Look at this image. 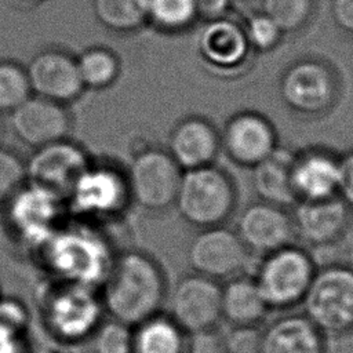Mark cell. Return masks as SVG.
<instances>
[{
    "mask_svg": "<svg viewBox=\"0 0 353 353\" xmlns=\"http://www.w3.org/2000/svg\"><path fill=\"white\" fill-rule=\"evenodd\" d=\"M98 291L105 314L134 327L163 312L167 280L152 256L131 250L114 256Z\"/></svg>",
    "mask_w": 353,
    "mask_h": 353,
    "instance_id": "6da1fadb",
    "label": "cell"
},
{
    "mask_svg": "<svg viewBox=\"0 0 353 353\" xmlns=\"http://www.w3.org/2000/svg\"><path fill=\"white\" fill-rule=\"evenodd\" d=\"M36 254L51 279L97 290L116 256L108 239L83 222L62 223Z\"/></svg>",
    "mask_w": 353,
    "mask_h": 353,
    "instance_id": "7a4b0ae2",
    "label": "cell"
},
{
    "mask_svg": "<svg viewBox=\"0 0 353 353\" xmlns=\"http://www.w3.org/2000/svg\"><path fill=\"white\" fill-rule=\"evenodd\" d=\"M39 306L44 327L63 343L90 339L105 314L97 288L51 277L40 287Z\"/></svg>",
    "mask_w": 353,
    "mask_h": 353,
    "instance_id": "3957f363",
    "label": "cell"
},
{
    "mask_svg": "<svg viewBox=\"0 0 353 353\" xmlns=\"http://www.w3.org/2000/svg\"><path fill=\"white\" fill-rule=\"evenodd\" d=\"M301 305L327 338L352 334L353 268L335 263L316 270Z\"/></svg>",
    "mask_w": 353,
    "mask_h": 353,
    "instance_id": "277c9868",
    "label": "cell"
},
{
    "mask_svg": "<svg viewBox=\"0 0 353 353\" xmlns=\"http://www.w3.org/2000/svg\"><path fill=\"white\" fill-rule=\"evenodd\" d=\"M174 204L193 226H221L233 212L236 192L229 176L210 164L182 172Z\"/></svg>",
    "mask_w": 353,
    "mask_h": 353,
    "instance_id": "5b68a950",
    "label": "cell"
},
{
    "mask_svg": "<svg viewBox=\"0 0 353 353\" xmlns=\"http://www.w3.org/2000/svg\"><path fill=\"white\" fill-rule=\"evenodd\" d=\"M4 222L19 245L37 252L62 225L65 200L26 182L4 204Z\"/></svg>",
    "mask_w": 353,
    "mask_h": 353,
    "instance_id": "8992f818",
    "label": "cell"
},
{
    "mask_svg": "<svg viewBox=\"0 0 353 353\" xmlns=\"http://www.w3.org/2000/svg\"><path fill=\"white\" fill-rule=\"evenodd\" d=\"M314 272L309 254L290 244L266 254L252 279L270 310H288L302 303Z\"/></svg>",
    "mask_w": 353,
    "mask_h": 353,
    "instance_id": "52a82bcc",
    "label": "cell"
},
{
    "mask_svg": "<svg viewBox=\"0 0 353 353\" xmlns=\"http://www.w3.org/2000/svg\"><path fill=\"white\" fill-rule=\"evenodd\" d=\"M182 170L168 152L159 148L141 150L131 161L127 185L130 197L148 211H163L174 204Z\"/></svg>",
    "mask_w": 353,
    "mask_h": 353,
    "instance_id": "ba28073f",
    "label": "cell"
},
{
    "mask_svg": "<svg viewBox=\"0 0 353 353\" xmlns=\"http://www.w3.org/2000/svg\"><path fill=\"white\" fill-rule=\"evenodd\" d=\"M130 197L127 178L105 164H90L65 199L66 208L80 219L119 214Z\"/></svg>",
    "mask_w": 353,
    "mask_h": 353,
    "instance_id": "9c48e42d",
    "label": "cell"
},
{
    "mask_svg": "<svg viewBox=\"0 0 353 353\" xmlns=\"http://www.w3.org/2000/svg\"><path fill=\"white\" fill-rule=\"evenodd\" d=\"M280 97L291 110L299 114H321L336 98V80L324 62L301 59L283 73Z\"/></svg>",
    "mask_w": 353,
    "mask_h": 353,
    "instance_id": "30bf717a",
    "label": "cell"
},
{
    "mask_svg": "<svg viewBox=\"0 0 353 353\" xmlns=\"http://www.w3.org/2000/svg\"><path fill=\"white\" fill-rule=\"evenodd\" d=\"M221 290L216 280L188 274L175 284L167 313L185 332L215 328L222 321Z\"/></svg>",
    "mask_w": 353,
    "mask_h": 353,
    "instance_id": "8fae6325",
    "label": "cell"
},
{
    "mask_svg": "<svg viewBox=\"0 0 353 353\" xmlns=\"http://www.w3.org/2000/svg\"><path fill=\"white\" fill-rule=\"evenodd\" d=\"M90 164L87 152L66 138L33 150L25 163L26 182L48 189L65 200Z\"/></svg>",
    "mask_w": 353,
    "mask_h": 353,
    "instance_id": "7c38bea8",
    "label": "cell"
},
{
    "mask_svg": "<svg viewBox=\"0 0 353 353\" xmlns=\"http://www.w3.org/2000/svg\"><path fill=\"white\" fill-rule=\"evenodd\" d=\"M248 250L237 233L222 228H205L188 248V262L194 273L212 280L232 279L247 263Z\"/></svg>",
    "mask_w": 353,
    "mask_h": 353,
    "instance_id": "4fadbf2b",
    "label": "cell"
},
{
    "mask_svg": "<svg viewBox=\"0 0 353 353\" xmlns=\"http://www.w3.org/2000/svg\"><path fill=\"white\" fill-rule=\"evenodd\" d=\"M33 95L68 105L83 94L76 57L65 50L46 48L39 51L26 68Z\"/></svg>",
    "mask_w": 353,
    "mask_h": 353,
    "instance_id": "5bb4252c",
    "label": "cell"
},
{
    "mask_svg": "<svg viewBox=\"0 0 353 353\" xmlns=\"http://www.w3.org/2000/svg\"><path fill=\"white\" fill-rule=\"evenodd\" d=\"M10 123L15 137L33 149L66 139L72 128L66 105L37 95L11 112Z\"/></svg>",
    "mask_w": 353,
    "mask_h": 353,
    "instance_id": "9a60e30c",
    "label": "cell"
},
{
    "mask_svg": "<svg viewBox=\"0 0 353 353\" xmlns=\"http://www.w3.org/2000/svg\"><path fill=\"white\" fill-rule=\"evenodd\" d=\"M221 143L229 159L244 167H254L277 148L273 125L255 112L232 116L223 128Z\"/></svg>",
    "mask_w": 353,
    "mask_h": 353,
    "instance_id": "2e32d148",
    "label": "cell"
},
{
    "mask_svg": "<svg viewBox=\"0 0 353 353\" xmlns=\"http://www.w3.org/2000/svg\"><path fill=\"white\" fill-rule=\"evenodd\" d=\"M292 219L283 207L261 201L248 205L239 218L237 236L248 251L269 254L291 244Z\"/></svg>",
    "mask_w": 353,
    "mask_h": 353,
    "instance_id": "e0dca14e",
    "label": "cell"
},
{
    "mask_svg": "<svg viewBox=\"0 0 353 353\" xmlns=\"http://www.w3.org/2000/svg\"><path fill=\"white\" fill-rule=\"evenodd\" d=\"M197 50L208 66L230 72L243 66L250 52V44L244 28L223 17L205 22L199 33Z\"/></svg>",
    "mask_w": 353,
    "mask_h": 353,
    "instance_id": "ac0fdd59",
    "label": "cell"
},
{
    "mask_svg": "<svg viewBox=\"0 0 353 353\" xmlns=\"http://www.w3.org/2000/svg\"><path fill=\"white\" fill-rule=\"evenodd\" d=\"M259 353H327V336L303 313L281 314L261 330Z\"/></svg>",
    "mask_w": 353,
    "mask_h": 353,
    "instance_id": "d6986e66",
    "label": "cell"
},
{
    "mask_svg": "<svg viewBox=\"0 0 353 353\" xmlns=\"http://www.w3.org/2000/svg\"><path fill=\"white\" fill-rule=\"evenodd\" d=\"M349 222V205L338 196L305 201L295 208L294 226L299 236L313 245H327L336 241Z\"/></svg>",
    "mask_w": 353,
    "mask_h": 353,
    "instance_id": "ffe728a7",
    "label": "cell"
},
{
    "mask_svg": "<svg viewBox=\"0 0 353 353\" xmlns=\"http://www.w3.org/2000/svg\"><path fill=\"white\" fill-rule=\"evenodd\" d=\"M221 139L207 120L189 117L178 123L168 139V153L183 171L210 165L215 159Z\"/></svg>",
    "mask_w": 353,
    "mask_h": 353,
    "instance_id": "44dd1931",
    "label": "cell"
},
{
    "mask_svg": "<svg viewBox=\"0 0 353 353\" xmlns=\"http://www.w3.org/2000/svg\"><path fill=\"white\" fill-rule=\"evenodd\" d=\"M292 186L298 201H317L338 196L339 159L323 150L295 154Z\"/></svg>",
    "mask_w": 353,
    "mask_h": 353,
    "instance_id": "7402d4cb",
    "label": "cell"
},
{
    "mask_svg": "<svg viewBox=\"0 0 353 353\" xmlns=\"http://www.w3.org/2000/svg\"><path fill=\"white\" fill-rule=\"evenodd\" d=\"M295 154L276 148L268 157L256 163L251 172V183L262 201L284 207L298 201L292 186V164Z\"/></svg>",
    "mask_w": 353,
    "mask_h": 353,
    "instance_id": "603a6c76",
    "label": "cell"
},
{
    "mask_svg": "<svg viewBox=\"0 0 353 353\" xmlns=\"http://www.w3.org/2000/svg\"><path fill=\"white\" fill-rule=\"evenodd\" d=\"M270 312L252 277L234 276L221 290V319L229 327H259Z\"/></svg>",
    "mask_w": 353,
    "mask_h": 353,
    "instance_id": "cb8c5ba5",
    "label": "cell"
},
{
    "mask_svg": "<svg viewBox=\"0 0 353 353\" xmlns=\"http://www.w3.org/2000/svg\"><path fill=\"white\" fill-rule=\"evenodd\" d=\"M186 332L160 312L132 327L131 353H183Z\"/></svg>",
    "mask_w": 353,
    "mask_h": 353,
    "instance_id": "d4e9b609",
    "label": "cell"
},
{
    "mask_svg": "<svg viewBox=\"0 0 353 353\" xmlns=\"http://www.w3.org/2000/svg\"><path fill=\"white\" fill-rule=\"evenodd\" d=\"M94 14L106 29L128 33L148 22V0H94Z\"/></svg>",
    "mask_w": 353,
    "mask_h": 353,
    "instance_id": "484cf974",
    "label": "cell"
},
{
    "mask_svg": "<svg viewBox=\"0 0 353 353\" xmlns=\"http://www.w3.org/2000/svg\"><path fill=\"white\" fill-rule=\"evenodd\" d=\"M76 62L84 88L88 90L108 88L120 74V61L106 47H88L76 57Z\"/></svg>",
    "mask_w": 353,
    "mask_h": 353,
    "instance_id": "4316f807",
    "label": "cell"
},
{
    "mask_svg": "<svg viewBox=\"0 0 353 353\" xmlns=\"http://www.w3.org/2000/svg\"><path fill=\"white\" fill-rule=\"evenodd\" d=\"M196 19L194 0H148V21L164 32L188 29Z\"/></svg>",
    "mask_w": 353,
    "mask_h": 353,
    "instance_id": "83f0119b",
    "label": "cell"
},
{
    "mask_svg": "<svg viewBox=\"0 0 353 353\" xmlns=\"http://www.w3.org/2000/svg\"><path fill=\"white\" fill-rule=\"evenodd\" d=\"M262 12L268 15L283 33L302 29L313 15L316 0H261Z\"/></svg>",
    "mask_w": 353,
    "mask_h": 353,
    "instance_id": "f1b7e54d",
    "label": "cell"
},
{
    "mask_svg": "<svg viewBox=\"0 0 353 353\" xmlns=\"http://www.w3.org/2000/svg\"><path fill=\"white\" fill-rule=\"evenodd\" d=\"M32 95L26 69L12 61H0V113L14 112Z\"/></svg>",
    "mask_w": 353,
    "mask_h": 353,
    "instance_id": "f546056e",
    "label": "cell"
},
{
    "mask_svg": "<svg viewBox=\"0 0 353 353\" xmlns=\"http://www.w3.org/2000/svg\"><path fill=\"white\" fill-rule=\"evenodd\" d=\"M88 341L94 353H131L132 327L109 317L99 323Z\"/></svg>",
    "mask_w": 353,
    "mask_h": 353,
    "instance_id": "4dcf8cb0",
    "label": "cell"
},
{
    "mask_svg": "<svg viewBox=\"0 0 353 353\" xmlns=\"http://www.w3.org/2000/svg\"><path fill=\"white\" fill-rule=\"evenodd\" d=\"M26 183V167L10 149L0 148V204H4Z\"/></svg>",
    "mask_w": 353,
    "mask_h": 353,
    "instance_id": "1f68e13d",
    "label": "cell"
},
{
    "mask_svg": "<svg viewBox=\"0 0 353 353\" xmlns=\"http://www.w3.org/2000/svg\"><path fill=\"white\" fill-rule=\"evenodd\" d=\"M243 28L250 48L258 51H269L274 48L283 34L280 28L263 12L251 15Z\"/></svg>",
    "mask_w": 353,
    "mask_h": 353,
    "instance_id": "d6a6232c",
    "label": "cell"
},
{
    "mask_svg": "<svg viewBox=\"0 0 353 353\" xmlns=\"http://www.w3.org/2000/svg\"><path fill=\"white\" fill-rule=\"evenodd\" d=\"M226 353H259L261 328L259 327H229L223 332Z\"/></svg>",
    "mask_w": 353,
    "mask_h": 353,
    "instance_id": "836d02e7",
    "label": "cell"
},
{
    "mask_svg": "<svg viewBox=\"0 0 353 353\" xmlns=\"http://www.w3.org/2000/svg\"><path fill=\"white\" fill-rule=\"evenodd\" d=\"M183 353H226L223 332L218 327L186 332Z\"/></svg>",
    "mask_w": 353,
    "mask_h": 353,
    "instance_id": "e575fe53",
    "label": "cell"
},
{
    "mask_svg": "<svg viewBox=\"0 0 353 353\" xmlns=\"http://www.w3.org/2000/svg\"><path fill=\"white\" fill-rule=\"evenodd\" d=\"M30 323V313L26 305L12 296H0V324L26 332Z\"/></svg>",
    "mask_w": 353,
    "mask_h": 353,
    "instance_id": "d590c367",
    "label": "cell"
},
{
    "mask_svg": "<svg viewBox=\"0 0 353 353\" xmlns=\"http://www.w3.org/2000/svg\"><path fill=\"white\" fill-rule=\"evenodd\" d=\"M339 197L353 207V150L339 159Z\"/></svg>",
    "mask_w": 353,
    "mask_h": 353,
    "instance_id": "8d00e7d4",
    "label": "cell"
},
{
    "mask_svg": "<svg viewBox=\"0 0 353 353\" xmlns=\"http://www.w3.org/2000/svg\"><path fill=\"white\" fill-rule=\"evenodd\" d=\"M0 353H29L26 332L0 324Z\"/></svg>",
    "mask_w": 353,
    "mask_h": 353,
    "instance_id": "74e56055",
    "label": "cell"
},
{
    "mask_svg": "<svg viewBox=\"0 0 353 353\" xmlns=\"http://www.w3.org/2000/svg\"><path fill=\"white\" fill-rule=\"evenodd\" d=\"M233 0H194L197 18L208 22L226 17Z\"/></svg>",
    "mask_w": 353,
    "mask_h": 353,
    "instance_id": "f35d334b",
    "label": "cell"
},
{
    "mask_svg": "<svg viewBox=\"0 0 353 353\" xmlns=\"http://www.w3.org/2000/svg\"><path fill=\"white\" fill-rule=\"evenodd\" d=\"M331 15L341 30L353 34V0H332Z\"/></svg>",
    "mask_w": 353,
    "mask_h": 353,
    "instance_id": "ab89813d",
    "label": "cell"
},
{
    "mask_svg": "<svg viewBox=\"0 0 353 353\" xmlns=\"http://www.w3.org/2000/svg\"><path fill=\"white\" fill-rule=\"evenodd\" d=\"M22 3H25V4H28V6H36V4H40V3H43L44 0H21Z\"/></svg>",
    "mask_w": 353,
    "mask_h": 353,
    "instance_id": "60d3db41",
    "label": "cell"
},
{
    "mask_svg": "<svg viewBox=\"0 0 353 353\" xmlns=\"http://www.w3.org/2000/svg\"><path fill=\"white\" fill-rule=\"evenodd\" d=\"M233 1H241V3H248V1H252V0H233Z\"/></svg>",
    "mask_w": 353,
    "mask_h": 353,
    "instance_id": "b9f144b4",
    "label": "cell"
},
{
    "mask_svg": "<svg viewBox=\"0 0 353 353\" xmlns=\"http://www.w3.org/2000/svg\"><path fill=\"white\" fill-rule=\"evenodd\" d=\"M0 296H1V294H0Z\"/></svg>",
    "mask_w": 353,
    "mask_h": 353,
    "instance_id": "7bdbcfd3",
    "label": "cell"
}]
</instances>
